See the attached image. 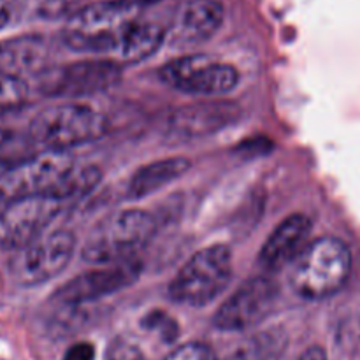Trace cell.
<instances>
[{
    "mask_svg": "<svg viewBox=\"0 0 360 360\" xmlns=\"http://www.w3.org/2000/svg\"><path fill=\"white\" fill-rule=\"evenodd\" d=\"M146 0H111L77 11L63 28L70 49L132 65L160 49L167 30L144 20Z\"/></svg>",
    "mask_w": 360,
    "mask_h": 360,
    "instance_id": "cell-1",
    "label": "cell"
},
{
    "mask_svg": "<svg viewBox=\"0 0 360 360\" xmlns=\"http://www.w3.org/2000/svg\"><path fill=\"white\" fill-rule=\"evenodd\" d=\"M98 181V167H79L69 153L44 151L30 155L0 172V207L28 197H53L63 202L86 195Z\"/></svg>",
    "mask_w": 360,
    "mask_h": 360,
    "instance_id": "cell-2",
    "label": "cell"
},
{
    "mask_svg": "<svg viewBox=\"0 0 360 360\" xmlns=\"http://www.w3.org/2000/svg\"><path fill=\"white\" fill-rule=\"evenodd\" d=\"M352 273L350 248L341 239L326 236L309 241L290 262L287 283L304 301L333 297L347 285Z\"/></svg>",
    "mask_w": 360,
    "mask_h": 360,
    "instance_id": "cell-3",
    "label": "cell"
},
{
    "mask_svg": "<svg viewBox=\"0 0 360 360\" xmlns=\"http://www.w3.org/2000/svg\"><path fill=\"white\" fill-rule=\"evenodd\" d=\"M108 130V118L98 109L83 102H63L37 112L28 125V137L44 151L69 153L72 148L102 139Z\"/></svg>",
    "mask_w": 360,
    "mask_h": 360,
    "instance_id": "cell-4",
    "label": "cell"
},
{
    "mask_svg": "<svg viewBox=\"0 0 360 360\" xmlns=\"http://www.w3.org/2000/svg\"><path fill=\"white\" fill-rule=\"evenodd\" d=\"M157 232L153 214L144 210H122L109 214L88 234L83 259L88 264L105 266L139 259Z\"/></svg>",
    "mask_w": 360,
    "mask_h": 360,
    "instance_id": "cell-5",
    "label": "cell"
},
{
    "mask_svg": "<svg viewBox=\"0 0 360 360\" xmlns=\"http://www.w3.org/2000/svg\"><path fill=\"white\" fill-rule=\"evenodd\" d=\"M234 274L232 252L225 245L199 250L169 285V297L188 308H204L225 292Z\"/></svg>",
    "mask_w": 360,
    "mask_h": 360,
    "instance_id": "cell-6",
    "label": "cell"
},
{
    "mask_svg": "<svg viewBox=\"0 0 360 360\" xmlns=\"http://www.w3.org/2000/svg\"><path fill=\"white\" fill-rule=\"evenodd\" d=\"M76 250V238L69 231L42 234L30 245L13 253L9 260V276L20 287H37L58 276Z\"/></svg>",
    "mask_w": 360,
    "mask_h": 360,
    "instance_id": "cell-7",
    "label": "cell"
},
{
    "mask_svg": "<svg viewBox=\"0 0 360 360\" xmlns=\"http://www.w3.org/2000/svg\"><path fill=\"white\" fill-rule=\"evenodd\" d=\"M158 76L167 86L195 97H220L239 84V70L232 63L207 55H186L160 67Z\"/></svg>",
    "mask_w": 360,
    "mask_h": 360,
    "instance_id": "cell-8",
    "label": "cell"
},
{
    "mask_svg": "<svg viewBox=\"0 0 360 360\" xmlns=\"http://www.w3.org/2000/svg\"><path fill=\"white\" fill-rule=\"evenodd\" d=\"M278 301V285L267 276L243 281L214 311L213 326L225 333H243L262 322Z\"/></svg>",
    "mask_w": 360,
    "mask_h": 360,
    "instance_id": "cell-9",
    "label": "cell"
},
{
    "mask_svg": "<svg viewBox=\"0 0 360 360\" xmlns=\"http://www.w3.org/2000/svg\"><path fill=\"white\" fill-rule=\"evenodd\" d=\"M123 67L109 58H88L46 72L41 90L51 97H88L120 83Z\"/></svg>",
    "mask_w": 360,
    "mask_h": 360,
    "instance_id": "cell-10",
    "label": "cell"
},
{
    "mask_svg": "<svg viewBox=\"0 0 360 360\" xmlns=\"http://www.w3.org/2000/svg\"><path fill=\"white\" fill-rule=\"evenodd\" d=\"M63 210L53 197H28L0 207V250L18 252L44 234Z\"/></svg>",
    "mask_w": 360,
    "mask_h": 360,
    "instance_id": "cell-11",
    "label": "cell"
},
{
    "mask_svg": "<svg viewBox=\"0 0 360 360\" xmlns=\"http://www.w3.org/2000/svg\"><path fill=\"white\" fill-rule=\"evenodd\" d=\"M141 271H143V264L139 259L98 266L86 273L77 274L76 278L62 285L56 290L55 301L65 308H76V306L98 301L105 295L116 294L136 283L137 278L141 276Z\"/></svg>",
    "mask_w": 360,
    "mask_h": 360,
    "instance_id": "cell-12",
    "label": "cell"
},
{
    "mask_svg": "<svg viewBox=\"0 0 360 360\" xmlns=\"http://www.w3.org/2000/svg\"><path fill=\"white\" fill-rule=\"evenodd\" d=\"M224 6L218 0H188L172 20L169 41L181 46L210 41L224 25Z\"/></svg>",
    "mask_w": 360,
    "mask_h": 360,
    "instance_id": "cell-13",
    "label": "cell"
},
{
    "mask_svg": "<svg viewBox=\"0 0 360 360\" xmlns=\"http://www.w3.org/2000/svg\"><path fill=\"white\" fill-rule=\"evenodd\" d=\"M309 229H311L309 218L302 213H294L281 220V224H278V227L271 232L260 248V266L271 273L290 266L297 253L308 245L306 239L309 236Z\"/></svg>",
    "mask_w": 360,
    "mask_h": 360,
    "instance_id": "cell-14",
    "label": "cell"
},
{
    "mask_svg": "<svg viewBox=\"0 0 360 360\" xmlns=\"http://www.w3.org/2000/svg\"><path fill=\"white\" fill-rule=\"evenodd\" d=\"M190 167L192 164L185 157H169L150 162L134 172L129 186H127V195L134 200L144 199V197L164 188L169 183L181 178Z\"/></svg>",
    "mask_w": 360,
    "mask_h": 360,
    "instance_id": "cell-15",
    "label": "cell"
},
{
    "mask_svg": "<svg viewBox=\"0 0 360 360\" xmlns=\"http://www.w3.org/2000/svg\"><path fill=\"white\" fill-rule=\"evenodd\" d=\"M48 58V44L39 35L7 39L0 42V72H30L44 65Z\"/></svg>",
    "mask_w": 360,
    "mask_h": 360,
    "instance_id": "cell-16",
    "label": "cell"
},
{
    "mask_svg": "<svg viewBox=\"0 0 360 360\" xmlns=\"http://www.w3.org/2000/svg\"><path fill=\"white\" fill-rule=\"evenodd\" d=\"M227 104H200L179 109L172 118V129L181 136H202L224 127L232 116Z\"/></svg>",
    "mask_w": 360,
    "mask_h": 360,
    "instance_id": "cell-17",
    "label": "cell"
},
{
    "mask_svg": "<svg viewBox=\"0 0 360 360\" xmlns=\"http://www.w3.org/2000/svg\"><path fill=\"white\" fill-rule=\"evenodd\" d=\"M285 348L287 336L281 330H267L245 341L229 360H276Z\"/></svg>",
    "mask_w": 360,
    "mask_h": 360,
    "instance_id": "cell-18",
    "label": "cell"
},
{
    "mask_svg": "<svg viewBox=\"0 0 360 360\" xmlns=\"http://www.w3.org/2000/svg\"><path fill=\"white\" fill-rule=\"evenodd\" d=\"M30 137L21 136L20 132H14L9 129H0V167L4 171L13 167L18 162L28 158V150H30Z\"/></svg>",
    "mask_w": 360,
    "mask_h": 360,
    "instance_id": "cell-19",
    "label": "cell"
},
{
    "mask_svg": "<svg viewBox=\"0 0 360 360\" xmlns=\"http://www.w3.org/2000/svg\"><path fill=\"white\" fill-rule=\"evenodd\" d=\"M28 101V84L14 74L0 72V115L20 109Z\"/></svg>",
    "mask_w": 360,
    "mask_h": 360,
    "instance_id": "cell-20",
    "label": "cell"
},
{
    "mask_svg": "<svg viewBox=\"0 0 360 360\" xmlns=\"http://www.w3.org/2000/svg\"><path fill=\"white\" fill-rule=\"evenodd\" d=\"M164 360H218V357L207 345L185 343L172 350Z\"/></svg>",
    "mask_w": 360,
    "mask_h": 360,
    "instance_id": "cell-21",
    "label": "cell"
},
{
    "mask_svg": "<svg viewBox=\"0 0 360 360\" xmlns=\"http://www.w3.org/2000/svg\"><path fill=\"white\" fill-rule=\"evenodd\" d=\"M144 327L150 330H158L162 334L164 340H174L176 333H178V327H176L174 320L169 319L164 313H150V315L144 319Z\"/></svg>",
    "mask_w": 360,
    "mask_h": 360,
    "instance_id": "cell-22",
    "label": "cell"
},
{
    "mask_svg": "<svg viewBox=\"0 0 360 360\" xmlns=\"http://www.w3.org/2000/svg\"><path fill=\"white\" fill-rule=\"evenodd\" d=\"M62 360H95V347L88 341H79L67 348Z\"/></svg>",
    "mask_w": 360,
    "mask_h": 360,
    "instance_id": "cell-23",
    "label": "cell"
},
{
    "mask_svg": "<svg viewBox=\"0 0 360 360\" xmlns=\"http://www.w3.org/2000/svg\"><path fill=\"white\" fill-rule=\"evenodd\" d=\"M299 360H329V359H327V354L323 348L313 347L309 348V350H306Z\"/></svg>",
    "mask_w": 360,
    "mask_h": 360,
    "instance_id": "cell-24",
    "label": "cell"
},
{
    "mask_svg": "<svg viewBox=\"0 0 360 360\" xmlns=\"http://www.w3.org/2000/svg\"><path fill=\"white\" fill-rule=\"evenodd\" d=\"M9 18H11L9 6H7L6 0H0V30L9 23Z\"/></svg>",
    "mask_w": 360,
    "mask_h": 360,
    "instance_id": "cell-25",
    "label": "cell"
},
{
    "mask_svg": "<svg viewBox=\"0 0 360 360\" xmlns=\"http://www.w3.org/2000/svg\"><path fill=\"white\" fill-rule=\"evenodd\" d=\"M137 360H144V359H143V357H139V359H137Z\"/></svg>",
    "mask_w": 360,
    "mask_h": 360,
    "instance_id": "cell-26",
    "label": "cell"
}]
</instances>
